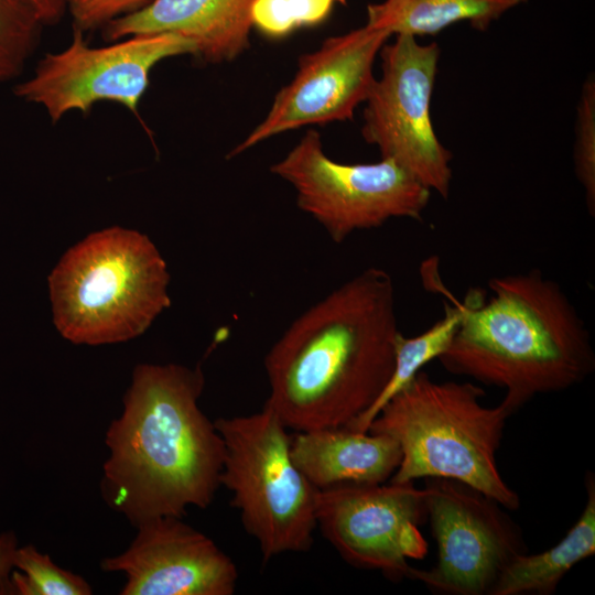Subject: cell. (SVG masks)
<instances>
[{"mask_svg": "<svg viewBox=\"0 0 595 595\" xmlns=\"http://www.w3.org/2000/svg\"><path fill=\"white\" fill-rule=\"evenodd\" d=\"M399 331L394 284L369 267L300 314L264 357V403L295 432L347 426L387 386Z\"/></svg>", "mask_w": 595, "mask_h": 595, "instance_id": "cell-1", "label": "cell"}, {"mask_svg": "<svg viewBox=\"0 0 595 595\" xmlns=\"http://www.w3.org/2000/svg\"><path fill=\"white\" fill-rule=\"evenodd\" d=\"M199 366L140 364L106 431L101 496L133 527L207 508L220 485L224 442L198 407Z\"/></svg>", "mask_w": 595, "mask_h": 595, "instance_id": "cell-2", "label": "cell"}, {"mask_svg": "<svg viewBox=\"0 0 595 595\" xmlns=\"http://www.w3.org/2000/svg\"><path fill=\"white\" fill-rule=\"evenodd\" d=\"M488 300L470 290L444 369L505 390L515 413L536 396L567 390L595 370L589 331L575 305L539 269L494 277Z\"/></svg>", "mask_w": 595, "mask_h": 595, "instance_id": "cell-3", "label": "cell"}, {"mask_svg": "<svg viewBox=\"0 0 595 595\" xmlns=\"http://www.w3.org/2000/svg\"><path fill=\"white\" fill-rule=\"evenodd\" d=\"M485 391L472 381L433 380L421 370L371 421L368 432L393 439L400 464L394 483L444 477L467 484L504 508L516 510L520 497L497 464L507 420L515 411L501 400L482 402Z\"/></svg>", "mask_w": 595, "mask_h": 595, "instance_id": "cell-4", "label": "cell"}, {"mask_svg": "<svg viewBox=\"0 0 595 595\" xmlns=\"http://www.w3.org/2000/svg\"><path fill=\"white\" fill-rule=\"evenodd\" d=\"M166 263L136 230L111 227L73 246L48 277L54 323L75 344L142 334L171 300Z\"/></svg>", "mask_w": 595, "mask_h": 595, "instance_id": "cell-5", "label": "cell"}, {"mask_svg": "<svg viewBox=\"0 0 595 595\" xmlns=\"http://www.w3.org/2000/svg\"><path fill=\"white\" fill-rule=\"evenodd\" d=\"M214 423L225 448L220 485L231 493V505L263 561L309 551L318 489L292 459L289 429L266 405Z\"/></svg>", "mask_w": 595, "mask_h": 595, "instance_id": "cell-6", "label": "cell"}, {"mask_svg": "<svg viewBox=\"0 0 595 595\" xmlns=\"http://www.w3.org/2000/svg\"><path fill=\"white\" fill-rule=\"evenodd\" d=\"M270 170L294 187L299 208L336 244L392 218L422 220L432 193L391 159L367 164L331 160L314 130Z\"/></svg>", "mask_w": 595, "mask_h": 595, "instance_id": "cell-7", "label": "cell"}, {"mask_svg": "<svg viewBox=\"0 0 595 595\" xmlns=\"http://www.w3.org/2000/svg\"><path fill=\"white\" fill-rule=\"evenodd\" d=\"M381 76L366 98L363 136L431 192L447 198L452 153L439 140L431 118L440 47L398 34L380 52Z\"/></svg>", "mask_w": 595, "mask_h": 595, "instance_id": "cell-8", "label": "cell"}, {"mask_svg": "<svg viewBox=\"0 0 595 595\" xmlns=\"http://www.w3.org/2000/svg\"><path fill=\"white\" fill-rule=\"evenodd\" d=\"M84 34L73 29L69 45L46 53L33 75L13 89L20 99L41 106L53 123L71 111L87 113L100 101L138 115L152 68L195 52L193 42L175 33L132 35L100 47L89 46Z\"/></svg>", "mask_w": 595, "mask_h": 595, "instance_id": "cell-9", "label": "cell"}, {"mask_svg": "<svg viewBox=\"0 0 595 595\" xmlns=\"http://www.w3.org/2000/svg\"><path fill=\"white\" fill-rule=\"evenodd\" d=\"M428 520L437 545L429 570L410 580L446 595H489L506 565L527 552L520 528L478 489L444 477L424 478Z\"/></svg>", "mask_w": 595, "mask_h": 595, "instance_id": "cell-10", "label": "cell"}, {"mask_svg": "<svg viewBox=\"0 0 595 595\" xmlns=\"http://www.w3.org/2000/svg\"><path fill=\"white\" fill-rule=\"evenodd\" d=\"M426 520L424 488L413 482L345 483L317 493V528L339 556L393 582L410 580L409 561L428 554L420 531Z\"/></svg>", "mask_w": 595, "mask_h": 595, "instance_id": "cell-11", "label": "cell"}, {"mask_svg": "<svg viewBox=\"0 0 595 595\" xmlns=\"http://www.w3.org/2000/svg\"><path fill=\"white\" fill-rule=\"evenodd\" d=\"M389 36L365 24L302 56L298 73L278 93L268 116L231 155L286 130L351 119L374 85V62Z\"/></svg>", "mask_w": 595, "mask_h": 595, "instance_id": "cell-12", "label": "cell"}, {"mask_svg": "<svg viewBox=\"0 0 595 595\" xmlns=\"http://www.w3.org/2000/svg\"><path fill=\"white\" fill-rule=\"evenodd\" d=\"M121 553L100 569L121 573V595H231L238 582L235 562L209 537L181 517H159L137 527Z\"/></svg>", "mask_w": 595, "mask_h": 595, "instance_id": "cell-13", "label": "cell"}, {"mask_svg": "<svg viewBox=\"0 0 595 595\" xmlns=\"http://www.w3.org/2000/svg\"><path fill=\"white\" fill-rule=\"evenodd\" d=\"M255 1L151 0L101 31L108 42L139 34L175 33L193 42L194 56L218 63L232 60L248 46Z\"/></svg>", "mask_w": 595, "mask_h": 595, "instance_id": "cell-14", "label": "cell"}, {"mask_svg": "<svg viewBox=\"0 0 595 595\" xmlns=\"http://www.w3.org/2000/svg\"><path fill=\"white\" fill-rule=\"evenodd\" d=\"M290 451L318 490L345 483L389 482L401 461L400 447L390 436L346 426L300 431L291 437Z\"/></svg>", "mask_w": 595, "mask_h": 595, "instance_id": "cell-15", "label": "cell"}, {"mask_svg": "<svg viewBox=\"0 0 595 595\" xmlns=\"http://www.w3.org/2000/svg\"><path fill=\"white\" fill-rule=\"evenodd\" d=\"M586 504L566 534L548 550L516 555L502 570L489 595H550L566 573L595 553V477L585 476Z\"/></svg>", "mask_w": 595, "mask_h": 595, "instance_id": "cell-16", "label": "cell"}, {"mask_svg": "<svg viewBox=\"0 0 595 595\" xmlns=\"http://www.w3.org/2000/svg\"><path fill=\"white\" fill-rule=\"evenodd\" d=\"M528 0H385L368 4L367 25L391 34L435 35L447 26L468 22L486 31L508 11Z\"/></svg>", "mask_w": 595, "mask_h": 595, "instance_id": "cell-17", "label": "cell"}, {"mask_svg": "<svg viewBox=\"0 0 595 595\" xmlns=\"http://www.w3.org/2000/svg\"><path fill=\"white\" fill-rule=\"evenodd\" d=\"M429 272L424 275L429 280L428 288L442 292L447 296L444 302V315L423 333L414 337H405L400 333L396 340L394 367L392 375L374 404L359 418L346 428L367 432L371 421L380 409L401 389H403L418 375L422 368L433 359H437L448 347L462 320L459 301L446 290L434 275L431 262Z\"/></svg>", "mask_w": 595, "mask_h": 595, "instance_id": "cell-18", "label": "cell"}, {"mask_svg": "<svg viewBox=\"0 0 595 595\" xmlns=\"http://www.w3.org/2000/svg\"><path fill=\"white\" fill-rule=\"evenodd\" d=\"M45 26L30 0H0V83L20 76Z\"/></svg>", "mask_w": 595, "mask_h": 595, "instance_id": "cell-19", "label": "cell"}, {"mask_svg": "<svg viewBox=\"0 0 595 595\" xmlns=\"http://www.w3.org/2000/svg\"><path fill=\"white\" fill-rule=\"evenodd\" d=\"M14 595H90L80 575L60 567L33 544L18 547L11 574Z\"/></svg>", "mask_w": 595, "mask_h": 595, "instance_id": "cell-20", "label": "cell"}, {"mask_svg": "<svg viewBox=\"0 0 595 595\" xmlns=\"http://www.w3.org/2000/svg\"><path fill=\"white\" fill-rule=\"evenodd\" d=\"M346 0H256L252 24L270 36H282L296 28L322 22L334 4Z\"/></svg>", "mask_w": 595, "mask_h": 595, "instance_id": "cell-21", "label": "cell"}, {"mask_svg": "<svg viewBox=\"0 0 595 595\" xmlns=\"http://www.w3.org/2000/svg\"><path fill=\"white\" fill-rule=\"evenodd\" d=\"M574 167L585 191L588 212L595 213V80L589 75L583 84L576 115Z\"/></svg>", "mask_w": 595, "mask_h": 595, "instance_id": "cell-22", "label": "cell"}, {"mask_svg": "<svg viewBox=\"0 0 595 595\" xmlns=\"http://www.w3.org/2000/svg\"><path fill=\"white\" fill-rule=\"evenodd\" d=\"M151 0H69L73 29L84 33L101 30L115 19L134 12Z\"/></svg>", "mask_w": 595, "mask_h": 595, "instance_id": "cell-23", "label": "cell"}, {"mask_svg": "<svg viewBox=\"0 0 595 595\" xmlns=\"http://www.w3.org/2000/svg\"><path fill=\"white\" fill-rule=\"evenodd\" d=\"M18 547V539L13 531L0 533V595L13 594L11 574L14 570Z\"/></svg>", "mask_w": 595, "mask_h": 595, "instance_id": "cell-24", "label": "cell"}, {"mask_svg": "<svg viewBox=\"0 0 595 595\" xmlns=\"http://www.w3.org/2000/svg\"><path fill=\"white\" fill-rule=\"evenodd\" d=\"M45 25L58 23L68 12L69 0H30Z\"/></svg>", "mask_w": 595, "mask_h": 595, "instance_id": "cell-25", "label": "cell"}]
</instances>
